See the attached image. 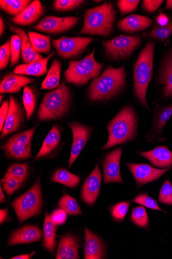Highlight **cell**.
Masks as SVG:
<instances>
[{
    "label": "cell",
    "instance_id": "ba28073f",
    "mask_svg": "<svg viewBox=\"0 0 172 259\" xmlns=\"http://www.w3.org/2000/svg\"><path fill=\"white\" fill-rule=\"evenodd\" d=\"M141 42L139 34L121 35L112 39L103 40L102 44L107 57L113 61L125 60L131 57Z\"/></svg>",
    "mask_w": 172,
    "mask_h": 259
},
{
    "label": "cell",
    "instance_id": "277c9868",
    "mask_svg": "<svg viewBox=\"0 0 172 259\" xmlns=\"http://www.w3.org/2000/svg\"><path fill=\"white\" fill-rule=\"evenodd\" d=\"M116 11L111 3H105L86 11L81 35L109 36L113 30Z\"/></svg>",
    "mask_w": 172,
    "mask_h": 259
},
{
    "label": "cell",
    "instance_id": "d6a6232c",
    "mask_svg": "<svg viewBox=\"0 0 172 259\" xmlns=\"http://www.w3.org/2000/svg\"><path fill=\"white\" fill-rule=\"evenodd\" d=\"M80 181L81 178L79 176L64 169L58 170L52 177L53 182L60 183L70 188L76 187Z\"/></svg>",
    "mask_w": 172,
    "mask_h": 259
},
{
    "label": "cell",
    "instance_id": "b9f144b4",
    "mask_svg": "<svg viewBox=\"0 0 172 259\" xmlns=\"http://www.w3.org/2000/svg\"><path fill=\"white\" fill-rule=\"evenodd\" d=\"M130 203L129 202H122L113 205L111 209V213L117 221H124L127 214Z\"/></svg>",
    "mask_w": 172,
    "mask_h": 259
},
{
    "label": "cell",
    "instance_id": "ffe728a7",
    "mask_svg": "<svg viewBox=\"0 0 172 259\" xmlns=\"http://www.w3.org/2000/svg\"><path fill=\"white\" fill-rule=\"evenodd\" d=\"M42 233L38 228L34 226H26L16 231L12 235L9 246L28 244L41 239Z\"/></svg>",
    "mask_w": 172,
    "mask_h": 259
},
{
    "label": "cell",
    "instance_id": "db71d44e",
    "mask_svg": "<svg viewBox=\"0 0 172 259\" xmlns=\"http://www.w3.org/2000/svg\"><path fill=\"white\" fill-rule=\"evenodd\" d=\"M5 28V23L2 17H1V18H0V35H1V36H2L4 33Z\"/></svg>",
    "mask_w": 172,
    "mask_h": 259
},
{
    "label": "cell",
    "instance_id": "bcb514c9",
    "mask_svg": "<svg viewBox=\"0 0 172 259\" xmlns=\"http://www.w3.org/2000/svg\"><path fill=\"white\" fill-rule=\"evenodd\" d=\"M12 54L11 51V41L8 40L0 47V69H5L8 66Z\"/></svg>",
    "mask_w": 172,
    "mask_h": 259
},
{
    "label": "cell",
    "instance_id": "74e56055",
    "mask_svg": "<svg viewBox=\"0 0 172 259\" xmlns=\"http://www.w3.org/2000/svg\"><path fill=\"white\" fill-rule=\"evenodd\" d=\"M22 181L7 172L3 180L2 185L4 186L6 192L11 195L15 192L20 187Z\"/></svg>",
    "mask_w": 172,
    "mask_h": 259
},
{
    "label": "cell",
    "instance_id": "30bf717a",
    "mask_svg": "<svg viewBox=\"0 0 172 259\" xmlns=\"http://www.w3.org/2000/svg\"><path fill=\"white\" fill-rule=\"evenodd\" d=\"M94 40L93 38L90 37L63 36L53 39L52 44L59 56L65 59H69L80 55Z\"/></svg>",
    "mask_w": 172,
    "mask_h": 259
},
{
    "label": "cell",
    "instance_id": "d6986e66",
    "mask_svg": "<svg viewBox=\"0 0 172 259\" xmlns=\"http://www.w3.org/2000/svg\"><path fill=\"white\" fill-rule=\"evenodd\" d=\"M85 235L84 258H104L105 247L102 241L96 234L88 229H85Z\"/></svg>",
    "mask_w": 172,
    "mask_h": 259
},
{
    "label": "cell",
    "instance_id": "4316f807",
    "mask_svg": "<svg viewBox=\"0 0 172 259\" xmlns=\"http://www.w3.org/2000/svg\"><path fill=\"white\" fill-rule=\"evenodd\" d=\"M159 84L162 86L163 96L172 97V49L165 58L161 69Z\"/></svg>",
    "mask_w": 172,
    "mask_h": 259
},
{
    "label": "cell",
    "instance_id": "d4e9b609",
    "mask_svg": "<svg viewBox=\"0 0 172 259\" xmlns=\"http://www.w3.org/2000/svg\"><path fill=\"white\" fill-rule=\"evenodd\" d=\"M35 80L21 75L10 74L7 75L0 83V93H17L21 89L33 83Z\"/></svg>",
    "mask_w": 172,
    "mask_h": 259
},
{
    "label": "cell",
    "instance_id": "f907efd6",
    "mask_svg": "<svg viewBox=\"0 0 172 259\" xmlns=\"http://www.w3.org/2000/svg\"><path fill=\"white\" fill-rule=\"evenodd\" d=\"M8 216V209H1L0 211V222L2 224L7 219Z\"/></svg>",
    "mask_w": 172,
    "mask_h": 259
},
{
    "label": "cell",
    "instance_id": "d590c367",
    "mask_svg": "<svg viewBox=\"0 0 172 259\" xmlns=\"http://www.w3.org/2000/svg\"><path fill=\"white\" fill-rule=\"evenodd\" d=\"M59 205L60 208L64 210L70 215L82 214V211L77 200L68 194H66L62 197Z\"/></svg>",
    "mask_w": 172,
    "mask_h": 259
},
{
    "label": "cell",
    "instance_id": "9c48e42d",
    "mask_svg": "<svg viewBox=\"0 0 172 259\" xmlns=\"http://www.w3.org/2000/svg\"><path fill=\"white\" fill-rule=\"evenodd\" d=\"M36 127L15 135L2 148L9 158L22 160L32 158L31 147Z\"/></svg>",
    "mask_w": 172,
    "mask_h": 259
},
{
    "label": "cell",
    "instance_id": "7a4b0ae2",
    "mask_svg": "<svg viewBox=\"0 0 172 259\" xmlns=\"http://www.w3.org/2000/svg\"><path fill=\"white\" fill-rule=\"evenodd\" d=\"M137 127L138 116L136 111L131 106H125L107 125L109 138L103 149H108L134 140Z\"/></svg>",
    "mask_w": 172,
    "mask_h": 259
},
{
    "label": "cell",
    "instance_id": "816d5d0a",
    "mask_svg": "<svg viewBox=\"0 0 172 259\" xmlns=\"http://www.w3.org/2000/svg\"><path fill=\"white\" fill-rule=\"evenodd\" d=\"M36 253V251L33 252L29 254H23L20 255H18L12 257V259H30L32 257V256Z\"/></svg>",
    "mask_w": 172,
    "mask_h": 259
},
{
    "label": "cell",
    "instance_id": "f6af8a7d",
    "mask_svg": "<svg viewBox=\"0 0 172 259\" xmlns=\"http://www.w3.org/2000/svg\"><path fill=\"white\" fill-rule=\"evenodd\" d=\"M159 201L162 203L172 205V185L168 180H166L159 193Z\"/></svg>",
    "mask_w": 172,
    "mask_h": 259
},
{
    "label": "cell",
    "instance_id": "9a60e30c",
    "mask_svg": "<svg viewBox=\"0 0 172 259\" xmlns=\"http://www.w3.org/2000/svg\"><path fill=\"white\" fill-rule=\"evenodd\" d=\"M102 182V174L99 166H96L84 182L82 198L89 205H93L99 195Z\"/></svg>",
    "mask_w": 172,
    "mask_h": 259
},
{
    "label": "cell",
    "instance_id": "f1b7e54d",
    "mask_svg": "<svg viewBox=\"0 0 172 259\" xmlns=\"http://www.w3.org/2000/svg\"><path fill=\"white\" fill-rule=\"evenodd\" d=\"M62 65L60 61L54 59L47 75L41 85V90L57 89L61 85Z\"/></svg>",
    "mask_w": 172,
    "mask_h": 259
},
{
    "label": "cell",
    "instance_id": "52a82bcc",
    "mask_svg": "<svg viewBox=\"0 0 172 259\" xmlns=\"http://www.w3.org/2000/svg\"><path fill=\"white\" fill-rule=\"evenodd\" d=\"M11 205L15 210L20 224L38 215L40 212L42 205L40 177L28 191L15 200Z\"/></svg>",
    "mask_w": 172,
    "mask_h": 259
},
{
    "label": "cell",
    "instance_id": "7dc6e473",
    "mask_svg": "<svg viewBox=\"0 0 172 259\" xmlns=\"http://www.w3.org/2000/svg\"><path fill=\"white\" fill-rule=\"evenodd\" d=\"M164 1H150V0H144L142 3V8L146 12L153 13L155 12L163 3Z\"/></svg>",
    "mask_w": 172,
    "mask_h": 259
},
{
    "label": "cell",
    "instance_id": "8d00e7d4",
    "mask_svg": "<svg viewBox=\"0 0 172 259\" xmlns=\"http://www.w3.org/2000/svg\"><path fill=\"white\" fill-rule=\"evenodd\" d=\"M131 220L137 226L146 228L149 225V218L144 207L138 206L134 208L131 215Z\"/></svg>",
    "mask_w": 172,
    "mask_h": 259
},
{
    "label": "cell",
    "instance_id": "cb8c5ba5",
    "mask_svg": "<svg viewBox=\"0 0 172 259\" xmlns=\"http://www.w3.org/2000/svg\"><path fill=\"white\" fill-rule=\"evenodd\" d=\"M79 258V243L76 237L68 235L60 241L56 259H77Z\"/></svg>",
    "mask_w": 172,
    "mask_h": 259
},
{
    "label": "cell",
    "instance_id": "60d3db41",
    "mask_svg": "<svg viewBox=\"0 0 172 259\" xmlns=\"http://www.w3.org/2000/svg\"><path fill=\"white\" fill-rule=\"evenodd\" d=\"M29 164L24 163H15L12 164L8 169V173L23 182L28 175Z\"/></svg>",
    "mask_w": 172,
    "mask_h": 259
},
{
    "label": "cell",
    "instance_id": "5bb4252c",
    "mask_svg": "<svg viewBox=\"0 0 172 259\" xmlns=\"http://www.w3.org/2000/svg\"><path fill=\"white\" fill-rule=\"evenodd\" d=\"M10 102L9 113L1 135L2 139L18 132L25 119V115L19 102L12 96H10Z\"/></svg>",
    "mask_w": 172,
    "mask_h": 259
},
{
    "label": "cell",
    "instance_id": "9f6ffc18",
    "mask_svg": "<svg viewBox=\"0 0 172 259\" xmlns=\"http://www.w3.org/2000/svg\"><path fill=\"white\" fill-rule=\"evenodd\" d=\"M166 8L169 10H172V0H168L166 1Z\"/></svg>",
    "mask_w": 172,
    "mask_h": 259
},
{
    "label": "cell",
    "instance_id": "6f0895ef",
    "mask_svg": "<svg viewBox=\"0 0 172 259\" xmlns=\"http://www.w3.org/2000/svg\"><path fill=\"white\" fill-rule=\"evenodd\" d=\"M4 98V96H1V97H0V102H1V103H2L3 102V99Z\"/></svg>",
    "mask_w": 172,
    "mask_h": 259
},
{
    "label": "cell",
    "instance_id": "1f68e13d",
    "mask_svg": "<svg viewBox=\"0 0 172 259\" xmlns=\"http://www.w3.org/2000/svg\"><path fill=\"white\" fill-rule=\"evenodd\" d=\"M28 35L30 39L33 50L38 54H48L51 50V37L35 32H29Z\"/></svg>",
    "mask_w": 172,
    "mask_h": 259
},
{
    "label": "cell",
    "instance_id": "4dcf8cb0",
    "mask_svg": "<svg viewBox=\"0 0 172 259\" xmlns=\"http://www.w3.org/2000/svg\"><path fill=\"white\" fill-rule=\"evenodd\" d=\"M32 2L31 0H1L0 8L6 13L16 17L25 10Z\"/></svg>",
    "mask_w": 172,
    "mask_h": 259
},
{
    "label": "cell",
    "instance_id": "ab89813d",
    "mask_svg": "<svg viewBox=\"0 0 172 259\" xmlns=\"http://www.w3.org/2000/svg\"><path fill=\"white\" fill-rule=\"evenodd\" d=\"M84 3V1L82 0H55L53 3V8L58 11H70L79 8Z\"/></svg>",
    "mask_w": 172,
    "mask_h": 259
},
{
    "label": "cell",
    "instance_id": "8992f818",
    "mask_svg": "<svg viewBox=\"0 0 172 259\" xmlns=\"http://www.w3.org/2000/svg\"><path fill=\"white\" fill-rule=\"evenodd\" d=\"M95 49L92 52L80 61L71 60L65 70L64 76L67 82L77 86H83L91 79L99 77L104 64L96 61Z\"/></svg>",
    "mask_w": 172,
    "mask_h": 259
},
{
    "label": "cell",
    "instance_id": "484cf974",
    "mask_svg": "<svg viewBox=\"0 0 172 259\" xmlns=\"http://www.w3.org/2000/svg\"><path fill=\"white\" fill-rule=\"evenodd\" d=\"M61 139V131L58 124L56 123L44 139L43 145L35 159H40L51 154L59 146Z\"/></svg>",
    "mask_w": 172,
    "mask_h": 259
},
{
    "label": "cell",
    "instance_id": "681fc988",
    "mask_svg": "<svg viewBox=\"0 0 172 259\" xmlns=\"http://www.w3.org/2000/svg\"><path fill=\"white\" fill-rule=\"evenodd\" d=\"M10 102L5 101L0 108V131L3 132L9 113Z\"/></svg>",
    "mask_w": 172,
    "mask_h": 259
},
{
    "label": "cell",
    "instance_id": "83f0119b",
    "mask_svg": "<svg viewBox=\"0 0 172 259\" xmlns=\"http://www.w3.org/2000/svg\"><path fill=\"white\" fill-rule=\"evenodd\" d=\"M172 115V104L161 107L155 113L154 121L149 136L156 137L163 131Z\"/></svg>",
    "mask_w": 172,
    "mask_h": 259
},
{
    "label": "cell",
    "instance_id": "836d02e7",
    "mask_svg": "<svg viewBox=\"0 0 172 259\" xmlns=\"http://www.w3.org/2000/svg\"><path fill=\"white\" fill-rule=\"evenodd\" d=\"M172 34V17L168 19L166 24L163 26L156 24L147 36L162 42H168Z\"/></svg>",
    "mask_w": 172,
    "mask_h": 259
},
{
    "label": "cell",
    "instance_id": "f35d334b",
    "mask_svg": "<svg viewBox=\"0 0 172 259\" xmlns=\"http://www.w3.org/2000/svg\"><path fill=\"white\" fill-rule=\"evenodd\" d=\"M21 39L20 37L17 35L12 36L11 39V51L12 57L11 59V67L17 65L20 58L21 53Z\"/></svg>",
    "mask_w": 172,
    "mask_h": 259
},
{
    "label": "cell",
    "instance_id": "4fadbf2b",
    "mask_svg": "<svg viewBox=\"0 0 172 259\" xmlns=\"http://www.w3.org/2000/svg\"><path fill=\"white\" fill-rule=\"evenodd\" d=\"M126 165L133 175L138 187L157 180L170 168L158 169L146 163L133 162L127 163Z\"/></svg>",
    "mask_w": 172,
    "mask_h": 259
},
{
    "label": "cell",
    "instance_id": "5b68a950",
    "mask_svg": "<svg viewBox=\"0 0 172 259\" xmlns=\"http://www.w3.org/2000/svg\"><path fill=\"white\" fill-rule=\"evenodd\" d=\"M71 101L69 88L64 81L59 88L45 94L38 111L40 121L59 119L68 111Z\"/></svg>",
    "mask_w": 172,
    "mask_h": 259
},
{
    "label": "cell",
    "instance_id": "f546056e",
    "mask_svg": "<svg viewBox=\"0 0 172 259\" xmlns=\"http://www.w3.org/2000/svg\"><path fill=\"white\" fill-rule=\"evenodd\" d=\"M44 240L43 245L48 251H54L56 246V225L52 222L50 215L45 214L43 225Z\"/></svg>",
    "mask_w": 172,
    "mask_h": 259
},
{
    "label": "cell",
    "instance_id": "11a10c76",
    "mask_svg": "<svg viewBox=\"0 0 172 259\" xmlns=\"http://www.w3.org/2000/svg\"><path fill=\"white\" fill-rule=\"evenodd\" d=\"M6 201V197L3 192L2 188H0V201L1 202H5Z\"/></svg>",
    "mask_w": 172,
    "mask_h": 259
},
{
    "label": "cell",
    "instance_id": "603a6c76",
    "mask_svg": "<svg viewBox=\"0 0 172 259\" xmlns=\"http://www.w3.org/2000/svg\"><path fill=\"white\" fill-rule=\"evenodd\" d=\"M10 29L18 35L21 39V56L24 64L30 63L44 59L33 49L29 35L23 29L10 25Z\"/></svg>",
    "mask_w": 172,
    "mask_h": 259
},
{
    "label": "cell",
    "instance_id": "c3c4849f",
    "mask_svg": "<svg viewBox=\"0 0 172 259\" xmlns=\"http://www.w3.org/2000/svg\"><path fill=\"white\" fill-rule=\"evenodd\" d=\"M67 214L64 210L60 208L55 210L50 215V217L52 222L56 225H62L66 222L67 219Z\"/></svg>",
    "mask_w": 172,
    "mask_h": 259
},
{
    "label": "cell",
    "instance_id": "8fae6325",
    "mask_svg": "<svg viewBox=\"0 0 172 259\" xmlns=\"http://www.w3.org/2000/svg\"><path fill=\"white\" fill-rule=\"evenodd\" d=\"M80 18L75 16L59 17L49 16L44 17L36 26L35 29L47 34H60L75 27Z\"/></svg>",
    "mask_w": 172,
    "mask_h": 259
},
{
    "label": "cell",
    "instance_id": "44dd1931",
    "mask_svg": "<svg viewBox=\"0 0 172 259\" xmlns=\"http://www.w3.org/2000/svg\"><path fill=\"white\" fill-rule=\"evenodd\" d=\"M55 55V53L53 52L42 60L30 63L20 64L16 67L13 73L17 75L42 76L47 73V63Z\"/></svg>",
    "mask_w": 172,
    "mask_h": 259
},
{
    "label": "cell",
    "instance_id": "2e32d148",
    "mask_svg": "<svg viewBox=\"0 0 172 259\" xmlns=\"http://www.w3.org/2000/svg\"><path fill=\"white\" fill-rule=\"evenodd\" d=\"M122 154L121 148H118L106 156L103 163L104 183H124L120 173V159Z\"/></svg>",
    "mask_w": 172,
    "mask_h": 259
},
{
    "label": "cell",
    "instance_id": "7402d4cb",
    "mask_svg": "<svg viewBox=\"0 0 172 259\" xmlns=\"http://www.w3.org/2000/svg\"><path fill=\"white\" fill-rule=\"evenodd\" d=\"M138 154L149 160L155 167L167 168L172 165V152L166 146H159Z\"/></svg>",
    "mask_w": 172,
    "mask_h": 259
},
{
    "label": "cell",
    "instance_id": "f5cc1de1",
    "mask_svg": "<svg viewBox=\"0 0 172 259\" xmlns=\"http://www.w3.org/2000/svg\"><path fill=\"white\" fill-rule=\"evenodd\" d=\"M168 19L163 15H160L158 18V22L160 26H163L166 24Z\"/></svg>",
    "mask_w": 172,
    "mask_h": 259
},
{
    "label": "cell",
    "instance_id": "3957f363",
    "mask_svg": "<svg viewBox=\"0 0 172 259\" xmlns=\"http://www.w3.org/2000/svg\"><path fill=\"white\" fill-rule=\"evenodd\" d=\"M155 47L154 42H147L139 54L134 67L135 96L141 105L148 109L146 94L153 77Z\"/></svg>",
    "mask_w": 172,
    "mask_h": 259
},
{
    "label": "cell",
    "instance_id": "ee69618b",
    "mask_svg": "<svg viewBox=\"0 0 172 259\" xmlns=\"http://www.w3.org/2000/svg\"><path fill=\"white\" fill-rule=\"evenodd\" d=\"M150 209L163 211L158 206L156 200L147 194H141L132 200Z\"/></svg>",
    "mask_w": 172,
    "mask_h": 259
},
{
    "label": "cell",
    "instance_id": "7c38bea8",
    "mask_svg": "<svg viewBox=\"0 0 172 259\" xmlns=\"http://www.w3.org/2000/svg\"><path fill=\"white\" fill-rule=\"evenodd\" d=\"M73 135V142L69 162V167L76 160L90 138L93 127L84 125L80 122L73 121L68 123Z\"/></svg>",
    "mask_w": 172,
    "mask_h": 259
},
{
    "label": "cell",
    "instance_id": "6da1fadb",
    "mask_svg": "<svg viewBox=\"0 0 172 259\" xmlns=\"http://www.w3.org/2000/svg\"><path fill=\"white\" fill-rule=\"evenodd\" d=\"M127 73L125 66L108 67L103 74L93 79L88 90V97L92 102H101L111 99L124 89Z\"/></svg>",
    "mask_w": 172,
    "mask_h": 259
},
{
    "label": "cell",
    "instance_id": "ac0fdd59",
    "mask_svg": "<svg viewBox=\"0 0 172 259\" xmlns=\"http://www.w3.org/2000/svg\"><path fill=\"white\" fill-rule=\"evenodd\" d=\"M44 11L41 3L39 0H35L21 14L11 18L10 20L19 26H30L39 20Z\"/></svg>",
    "mask_w": 172,
    "mask_h": 259
},
{
    "label": "cell",
    "instance_id": "7bdbcfd3",
    "mask_svg": "<svg viewBox=\"0 0 172 259\" xmlns=\"http://www.w3.org/2000/svg\"><path fill=\"white\" fill-rule=\"evenodd\" d=\"M139 0H119L117 6L122 15H125L136 10L140 3Z\"/></svg>",
    "mask_w": 172,
    "mask_h": 259
},
{
    "label": "cell",
    "instance_id": "e0dca14e",
    "mask_svg": "<svg viewBox=\"0 0 172 259\" xmlns=\"http://www.w3.org/2000/svg\"><path fill=\"white\" fill-rule=\"evenodd\" d=\"M153 22V20L149 17L131 14L120 20L117 23V27L121 31L125 33H134L148 29Z\"/></svg>",
    "mask_w": 172,
    "mask_h": 259
},
{
    "label": "cell",
    "instance_id": "e575fe53",
    "mask_svg": "<svg viewBox=\"0 0 172 259\" xmlns=\"http://www.w3.org/2000/svg\"><path fill=\"white\" fill-rule=\"evenodd\" d=\"M23 103L26 111L27 120H29L35 111L37 99L35 92L28 85L24 88Z\"/></svg>",
    "mask_w": 172,
    "mask_h": 259
}]
</instances>
